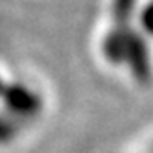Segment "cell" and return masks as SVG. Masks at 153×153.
I'll list each match as a JSON object with an SVG mask.
<instances>
[{"label":"cell","instance_id":"obj_1","mask_svg":"<svg viewBox=\"0 0 153 153\" xmlns=\"http://www.w3.org/2000/svg\"><path fill=\"white\" fill-rule=\"evenodd\" d=\"M0 98L4 100L9 113L19 116V118H24V120L37 116L41 107H42L39 94L22 83L4 85L2 92H0Z\"/></svg>","mask_w":153,"mask_h":153},{"label":"cell","instance_id":"obj_2","mask_svg":"<svg viewBox=\"0 0 153 153\" xmlns=\"http://www.w3.org/2000/svg\"><path fill=\"white\" fill-rule=\"evenodd\" d=\"M13 133H15V126H13L11 120L0 118V142L9 140V137H11Z\"/></svg>","mask_w":153,"mask_h":153},{"label":"cell","instance_id":"obj_3","mask_svg":"<svg viewBox=\"0 0 153 153\" xmlns=\"http://www.w3.org/2000/svg\"><path fill=\"white\" fill-rule=\"evenodd\" d=\"M2 89H4V81L0 79V92H2Z\"/></svg>","mask_w":153,"mask_h":153}]
</instances>
